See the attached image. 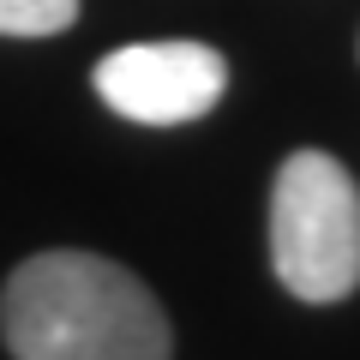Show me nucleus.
<instances>
[{"label": "nucleus", "mask_w": 360, "mask_h": 360, "mask_svg": "<svg viewBox=\"0 0 360 360\" xmlns=\"http://www.w3.org/2000/svg\"><path fill=\"white\" fill-rule=\"evenodd\" d=\"M78 0H0V37H60Z\"/></svg>", "instance_id": "obj_4"}, {"label": "nucleus", "mask_w": 360, "mask_h": 360, "mask_svg": "<svg viewBox=\"0 0 360 360\" xmlns=\"http://www.w3.org/2000/svg\"><path fill=\"white\" fill-rule=\"evenodd\" d=\"M229 90V60L210 42H127L96 60V96L139 127L205 120Z\"/></svg>", "instance_id": "obj_3"}, {"label": "nucleus", "mask_w": 360, "mask_h": 360, "mask_svg": "<svg viewBox=\"0 0 360 360\" xmlns=\"http://www.w3.org/2000/svg\"><path fill=\"white\" fill-rule=\"evenodd\" d=\"M13 360H168V312L127 264L103 252H30L0 288Z\"/></svg>", "instance_id": "obj_1"}, {"label": "nucleus", "mask_w": 360, "mask_h": 360, "mask_svg": "<svg viewBox=\"0 0 360 360\" xmlns=\"http://www.w3.org/2000/svg\"><path fill=\"white\" fill-rule=\"evenodd\" d=\"M270 264L307 307L360 288V186L330 150H295L270 186Z\"/></svg>", "instance_id": "obj_2"}]
</instances>
